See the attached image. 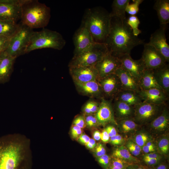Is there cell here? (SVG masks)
Masks as SVG:
<instances>
[{"instance_id": "8fae6325", "label": "cell", "mask_w": 169, "mask_h": 169, "mask_svg": "<svg viewBox=\"0 0 169 169\" xmlns=\"http://www.w3.org/2000/svg\"><path fill=\"white\" fill-rule=\"evenodd\" d=\"M141 59L146 69L154 70L166 65V61L163 56L153 46L145 44Z\"/></svg>"}, {"instance_id": "5b68a950", "label": "cell", "mask_w": 169, "mask_h": 169, "mask_svg": "<svg viewBox=\"0 0 169 169\" xmlns=\"http://www.w3.org/2000/svg\"><path fill=\"white\" fill-rule=\"evenodd\" d=\"M65 44V40L59 33L43 28L39 31H33L26 53L45 48L60 50L62 49Z\"/></svg>"}, {"instance_id": "c3c4849f", "label": "cell", "mask_w": 169, "mask_h": 169, "mask_svg": "<svg viewBox=\"0 0 169 169\" xmlns=\"http://www.w3.org/2000/svg\"><path fill=\"white\" fill-rule=\"evenodd\" d=\"M105 129L107 132L110 137L115 136L118 134L116 128L113 125H108Z\"/></svg>"}, {"instance_id": "f5cc1de1", "label": "cell", "mask_w": 169, "mask_h": 169, "mask_svg": "<svg viewBox=\"0 0 169 169\" xmlns=\"http://www.w3.org/2000/svg\"><path fill=\"white\" fill-rule=\"evenodd\" d=\"M83 111L85 115L92 114L90 106L89 101L84 105L83 109Z\"/></svg>"}, {"instance_id": "ba28073f", "label": "cell", "mask_w": 169, "mask_h": 169, "mask_svg": "<svg viewBox=\"0 0 169 169\" xmlns=\"http://www.w3.org/2000/svg\"><path fill=\"white\" fill-rule=\"evenodd\" d=\"M166 104L157 105L142 102L134 106L133 119L140 125H146L158 116Z\"/></svg>"}, {"instance_id": "11a10c76", "label": "cell", "mask_w": 169, "mask_h": 169, "mask_svg": "<svg viewBox=\"0 0 169 169\" xmlns=\"http://www.w3.org/2000/svg\"><path fill=\"white\" fill-rule=\"evenodd\" d=\"M93 136L95 141H99L101 139V132L99 131H95L94 132Z\"/></svg>"}, {"instance_id": "d6a6232c", "label": "cell", "mask_w": 169, "mask_h": 169, "mask_svg": "<svg viewBox=\"0 0 169 169\" xmlns=\"http://www.w3.org/2000/svg\"><path fill=\"white\" fill-rule=\"evenodd\" d=\"M168 133L158 136L155 140L157 152L162 155L167 156L169 151V138Z\"/></svg>"}, {"instance_id": "f907efd6", "label": "cell", "mask_w": 169, "mask_h": 169, "mask_svg": "<svg viewBox=\"0 0 169 169\" xmlns=\"http://www.w3.org/2000/svg\"><path fill=\"white\" fill-rule=\"evenodd\" d=\"M142 152L144 154L152 153L157 152L156 148L150 147L145 145L142 148Z\"/></svg>"}, {"instance_id": "bcb514c9", "label": "cell", "mask_w": 169, "mask_h": 169, "mask_svg": "<svg viewBox=\"0 0 169 169\" xmlns=\"http://www.w3.org/2000/svg\"><path fill=\"white\" fill-rule=\"evenodd\" d=\"M161 159H145L142 160L148 166H154L159 163Z\"/></svg>"}, {"instance_id": "60d3db41", "label": "cell", "mask_w": 169, "mask_h": 169, "mask_svg": "<svg viewBox=\"0 0 169 169\" xmlns=\"http://www.w3.org/2000/svg\"><path fill=\"white\" fill-rule=\"evenodd\" d=\"M94 148L95 155L97 158L106 154L105 148L104 145L102 143H98Z\"/></svg>"}, {"instance_id": "ac0fdd59", "label": "cell", "mask_w": 169, "mask_h": 169, "mask_svg": "<svg viewBox=\"0 0 169 169\" xmlns=\"http://www.w3.org/2000/svg\"><path fill=\"white\" fill-rule=\"evenodd\" d=\"M101 99L98 109L95 114L99 123L104 126L109 124L117 125L111 102L104 98Z\"/></svg>"}, {"instance_id": "484cf974", "label": "cell", "mask_w": 169, "mask_h": 169, "mask_svg": "<svg viewBox=\"0 0 169 169\" xmlns=\"http://www.w3.org/2000/svg\"><path fill=\"white\" fill-rule=\"evenodd\" d=\"M157 12L161 25L169 23V0H156L153 6Z\"/></svg>"}, {"instance_id": "ffe728a7", "label": "cell", "mask_w": 169, "mask_h": 169, "mask_svg": "<svg viewBox=\"0 0 169 169\" xmlns=\"http://www.w3.org/2000/svg\"><path fill=\"white\" fill-rule=\"evenodd\" d=\"M74 82L77 91L80 94L101 99L104 98L101 88L97 80L84 83Z\"/></svg>"}, {"instance_id": "d590c367", "label": "cell", "mask_w": 169, "mask_h": 169, "mask_svg": "<svg viewBox=\"0 0 169 169\" xmlns=\"http://www.w3.org/2000/svg\"><path fill=\"white\" fill-rule=\"evenodd\" d=\"M133 3H129L126 7L125 12L131 16L135 15L138 12L139 6L143 1L142 0H134Z\"/></svg>"}, {"instance_id": "7a4b0ae2", "label": "cell", "mask_w": 169, "mask_h": 169, "mask_svg": "<svg viewBox=\"0 0 169 169\" xmlns=\"http://www.w3.org/2000/svg\"><path fill=\"white\" fill-rule=\"evenodd\" d=\"M111 17L110 32L104 43L110 53L118 58L130 54L134 47L143 44L142 40L134 35L126 18Z\"/></svg>"}, {"instance_id": "9a60e30c", "label": "cell", "mask_w": 169, "mask_h": 169, "mask_svg": "<svg viewBox=\"0 0 169 169\" xmlns=\"http://www.w3.org/2000/svg\"><path fill=\"white\" fill-rule=\"evenodd\" d=\"M118 58L120 62V67L139 81L146 69L142 60L141 59H134L130 54L122 55Z\"/></svg>"}, {"instance_id": "ee69618b", "label": "cell", "mask_w": 169, "mask_h": 169, "mask_svg": "<svg viewBox=\"0 0 169 169\" xmlns=\"http://www.w3.org/2000/svg\"><path fill=\"white\" fill-rule=\"evenodd\" d=\"M83 132L82 129L73 125L71 128V134L73 138L77 139Z\"/></svg>"}, {"instance_id": "f35d334b", "label": "cell", "mask_w": 169, "mask_h": 169, "mask_svg": "<svg viewBox=\"0 0 169 169\" xmlns=\"http://www.w3.org/2000/svg\"><path fill=\"white\" fill-rule=\"evenodd\" d=\"M84 117L86 125L90 127H92L100 125L95 114L85 115Z\"/></svg>"}, {"instance_id": "3957f363", "label": "cell", "mask_w": 169, "mask_h": 169, "mask_svg": "<svg viewBox=\"0 0 169 169\" xmlns=\"http://www.w3.org/2000/svg\"><path fill=\"white\" fill-rule=\"evenodd\" d=\"M111 19L110 13L96 7L86 10L82 23L89 30L95 43L104 44L110 32Z\"/></svg>"}, {"instance_id": "8d00e7d4", "label": "cell", "mask_w": 169, "mask_h": 169, "mask_svg": "<svg viewBox=\"0 0 169 169\" xmlns=\"http://www.w3.org/2000/svg\"><path fill=\"white\" fill-rule=\"evenodd\" d=\"M131 164L118 157L113 156L110 157V165L121 169H125Z\"/></svg>"}, {"instance_id": "44dd1931", "label": "cell", "mask_w": 169, "mask_h": 169, "mask_svg": "<svg viewBox=\"0 0 169 169\" xmlns=\"http://www.w3.org/2000/svg\"><path fill=\"white\" fill-rule=\"evenodd\" d=\"M115 74L119 79L121 90L137 92L140 90L138 81L121 67L117 69Z\"/></svg>"}, {"instance_id": "db71d44e", "label": "cell", "mask_w": 169, "mask_h": 169, "mask_svg": "<svg viewBox=\"0 0 169 169\" xmlns=\"http://www.w3.org/2000/svg\"><path fill=\"white\" fill-rule=\"evenodd\" d=\"M125 169H145V166L140 164H132L128 166Z\"/></svg>"}, {"instance_id": "4fadbf2b", "label": "cell", "mask_w": 169, "mask_h": 169, "mask_svg": "<svg viewBox=\"0 0 169 169\" xmlns=\"http://www.w3.org/2000/svg\"><path fill=\"white\" fill-rule=\"evenodd\" d=\"M94 66L98 73V80L114 74L117 69L120 67V63L118 57L108 52Z\"/></svg>"}, {"instance_id": "9f6ffc18", "label": "cell", "mask_w": 169, "mask_h": 169, "mask_svg": "<svg viewBox=\"0 0 169 169\" xmlns=\"http://www.w3.org/2000/svg\"><path fill=\"white\" fill-rule=\"evenodd\" d=\"M155 169H168L167 165L164 163L159 164L155 168Z\"/></svg>"}, {"instance_id": "7402d4cb", "label": "cell", "mask_w": 169, "mask_h": 169, "mask_svg": "<svg viewBox=\"0 0 169 169\" xmlns=\"http://www.w3.org/2000/svg\"><path fill=\"white\" fill-rule=\"evenodd\" d=\"M16 58L3 52L0 53V84L9 81L13 70Z\"/></svg>"}, {"instance_id": "1f68e13d", "label": "cell", "mask_w": 169, "mask_h": 169, "mask_svg": "<svg viewBox=\"0 0 169 169\" xmlns=\"http://www.w3.org/2000/svg\"><path fill=\"white\" fill-rule=\"evenodd\" d=\"M130 138L141 148L147 142L154 139L148 131L144 130H138Z\"/></svg>"}, {"instance_id": "7bdbcfd3", "label": "cell", "mask_w": 169, "mask_h": 169, "mask_svg": "<svg viewBox=\"0 0 169 169\" xmlns=\"http://www.w3.org/2000/svg\"><path fill=\"white\" fill-rule=\"evenodd\" d=\"M73 125H76L82 129L85 128L86 124L84 117L79 115L76 117L73 121Z\"/></svg>"}, {"instance_id": "52a82bcc", "label": "cell", "mask_w": 169, "mask_h": 169, "mask_svg": "<svg viewBox=\"0 0 169 169\" xmlns=\"http://www.w3.org/2000/svg\"><path fill=\"white\" fill-rule=\"evenodd\" d=\"M33 31L32 29L21 24L17 31L11 38L8 47L4 52L15 58L26 54Z\"/></svg>"}, {"instance_id": "8992f818", "label": "cell", "mask_w": 169, "mask_h": 169, "mask_svg": "<svg viewBox=\"0 0 169 169\" xmlns=\"http://www.w3.org/2000/svg\"><path fill=\"white\" fill-rule=\"evenodd\" d=\"M108 52L105 44L95 43L85 51L74 56L69 64V67L95 66Z\"/></svg>"}, {"instance_id": "d4e9b609", "label": "cell", "mask_w": 169, "mask_h": 169, "mask_svg": "<svg viewBox=\"0 0 169 169\" xmlns=\"http://www.w3.org/2000/svg\"><path fill=\"white\" fill-rule=\"evenodd\" d=\"M138 82L140 90L156 88L163 91L157 84L154 77L153 70L146 69Z\"/></svg>"}, {"instance_id": "6da1fadb", "label": "cell", "mask_w": 169, "mask_h": 169, "mask_svg": "<svg viewBox=\"0 0 169 169\" xmlns=\"http://www.w3.org/2000/svg\"><path fill=\"white\" fill-rule=\"evenodd\" d=\"M30 140L20 134L0 137V169H31Z\"/></svg>"}, {"instance_id": "b9f144b4", "label": "cell", "mask_w": 169, "mask_h": 169, "mask_svg": "<svg viewBox=\"0 0 169 169\" xmlns=\"http://www.w3.org/2000/svg\"><path fill=\"white\" fill-rule=\"evenodd\" d=\"M10 38L0 36V53L4 52L7 49Z\"/></svg>"}, {"instance_id": "74e56055", "label": "cell", "mask_w": 169, "mask_h": 169, "mask_svg": "<svg viewBox=\"0 0 169 169\" xmlns=\"http://www.w3.org/2000/svg\"><path fill=\"white\" fill-rule=\"evenodd\" d=\"M126 139L120 134L110 137L109 141L112 145L115 146L124 145Z\"/></svg>"}, {"instance_id": "816d5d0a", "label": "cell", "mask_w": 169, "mask_h": 169, "mask_svg": "<svg viewBox=\"0 0 169 169\" xmlns=\"http://www.w3.org/2000/svg\"><path fill=\"white\" fill-rule=\"evenodd\" d=\"M110 137L105 129L101 132L100 140L104 142H107L109 141Z\"/></svg>"}, {"instance_id": "836d02e7", "label": "cell", "mask_w": 169, "mask_h": 169, "mask_svg": "<svg viewBox=\"0 0 169 169\" xmlns=\"http://www.w3.org/2000/svg\"><path fill=\"white\" fill-rule=\"evenodd\" d=\"M124 146L134 156L137 158L141 154V148L130 138L126 139Z\"/></svg>"}, {"instance_id": "7c38bea8", "label": "cell", "mask_w": 169, "mask_h": 169, "mask_svg": "<svg viewBox=\"0 0 169 169\" xmlns=\"http://www.w3.org/2000/svg\"><path fill=\"white\" fill-rule=\"evenodd\" d=\"M167 25H161L151 35L147 44L151 46L159 51L165 58L166 62L169 61V46L166 42L165 32Z\"/></svg>"}, {"instance_id": "7dc6e473", "label": "cell", "mask_w": 169, "mask_h": 169, "mask_svg": "<svg viewBox=\"0 0 169 169\" xmlns=\"http://www.w3.org/2000/svg\"><path fill=\"white\" fill-rule=\"evenodd\" d=\"M89 101L91 114H95L98 109L100 103L94 100H90Z\"/></svg>"}, {"instance_id": "680465c9", "label": "cell", "mask_w": 169, "mask_h": 169, "mask_svg": "<svg viewBox=\"0 0 169 169\" xmlns=\"http://www.w3.org/2000/svg\"><path fill=\"white\" fill-rule=\"evenodd\" d=\"M85 145L88 148L90 149H94L95 147L93 145L90 144L88 142L86 143Z\"/></svg>"}, {"instance_id": "277c9868", "label": "cell", "mask_w": 169, "mask_h": 169, "mask_svg": "<svg viewBox=\"0 0 169 169\" xmlns=\"http://www.w3.org/2000/svg\"><path fill=\"white\" fill-rule=\"evenodd\" d=\"M50 9L36 0H23L21 19L22 24L33 29L44 28L49 23Z\"/></svg>"}, {"instance_id": "83f0119b", "label": "cell", "mask_w": 169, "mask_h": 169, "mask_svg": "<svg viewBox=\"0 0 169 169\" xmlns=\"http://www.w3.org/2000/svg\"><path fill=\"white\" fill-rule=\"evenodd\" d=\"M116 122L119 131L125 134L132 135L137 131L141 126L136 123L133 118L125 119Z\"/></svg>"}, {"instance_id": "ab89813d", "label": "cell", "mask_w": 169, "mask_h": 169, "mask_svg": "<svg viewBox=\"0 0 169 169\" xmlns=\"http://www.w3.org/2000/svg\"><path fill=\"white\" fill-rule=\"evenodd\" d=\"M110 157L105 154L100 157L97 158V160L100 165L104 169H107L110 166Z\"/></svg>"}, {"instance_id": "6f0895ef", "label": "cell", "mask_w": 169, "mask_h": 169, "mask_svg": "<svg viewBox=\"0 0 169 169\" xmlns=\"http://www.w3.org/2000/svg\"><path fill=\"white\" fill-rule=\"evenodd\" d=\"M88 142L90 143V144H92V145H93L95 147L96 145L95 141L93 139L90 138Z\"/></svg>"}, {"instance_id": "4316f807", "label": "cell", "mask_w": 169, "mask_h": 169, "mask_svg": "<svg viewBox=\"0 0 169 169\" xmlns=\"http://www.w3.org/2000/svg\"><path fill=\"white\" fill-rule=\"evenodd\" d=\"M135 106L143 102L137 92L128 90H120L113 99Z\"/></svg>"}, {"instance_id": "681fc988", "label": "cell", "mask_w": 169, "mask_h": 169, "mask_svg": "<svg viewBox=\"0 0 169 169\" xmlns=\"http://www.w3.org/2000/svg\"><path fill=\"white\" fill-rule=\"evenodd\" d=\"M90 137L84 133H82L77 139L78 141L82 144L85 145L89 141Z\"/></svg>"}, {"instance_id": "603a6c76", "label": "cell", "mask_w": 169, "mask_h": 169, "mask_svg": "<svg viewBox=\"0 0 169 169\" xmlns=\"http://www.w3.org/2000/svg\"><path fill=\"white\" fill-rule=\"evenodd\" d=\"M113 108L116 121L129 118H133L134 114V106L123 102L115 100Z\"/></svg>"}, {"instance_id": "e0dca14e", "label": "cell", "mask_w": 169, "mask_h": 169, "mask_svg": "<svg viewBox=\"0 0 169 169\" xmlns=\"http://www.w3.org/2000/svg\"><path fill=\"white\" fill-rule=\"evenodd\" d=\"M104 96L114 99L121 90L119 79L114 73L98 80Z\"/></svg>"}, {"instance_id": "f1b7e54d", "label": "cell", "mask_w": 169, "mask_h": 169, "mask_svg": "<svg viewBox=\"0 0 169 169\" xmlns=\"http://www.w3.org/2000/svg\"><path fill=\"white\" fill-rule=\"evenodd\" d=\"M112 156L119 158L131 164L141 163L140 160L132 155L124 145L116 146Z\"/></svg>"}, {"instance_id": "5bb4252c", "label": "cell", "mask_w": 169, "mask_h": 169, "mask_svg": "<svg viewBox=\"0 0 169 169\" xmlns=\"http://www.w3.org/2000/svg\"><path fill=\"white\" fill-rule=\"evenodd\" d=\"M69 68V73L74 82L84 83L98 80V73L94 66Z\"/></svg>"}, {"instance_id": "91938a15", "label": "cell", "mask_w": 169, "mask_h": 169, "mask_svg": "<svg viewBox=\"0 0 169 169\" xmlns=\"http://www.w3.org/2000/svg\"><path fill=\"white\" fill-rule=\"evenodd\" d=\"M107 169H121L110 165Z\"/></svg>"}, {"instance_id": "2e32d148", "label": "cell", "mask_w": 169, "mask_h": 169, "mask_svg": "<svg viewBox=\"0 0 169 169\" xmlns=\"http://www.w3.org/2000/svg\"><path fill=\"white\" fill-rule=\"evenodd\" d=\"M146 125L149 130L148 131L153 136V135L158 136L165 133L169 126V112L166 105L161 114Z\"/></svg>"}, {"instance_id": "f6af8a7d", "label": "cell", "mask_w": 169, "mask_h": 169, "mask_svg": "<svg viewBox=\"0 0 169 169\" xmlns=\"http://www.w3.org/2000/svg\"><path fill=\"white\" fill-rule=\"evenodd\" d=\"M162 155L160 153L156 152H152L144 154L142 156V159H161Z\"/></svg>"}, {"instance_id": "94428289", "label": "cell", "mask_w": 169, "mask_h": 169, "mask_svg": "<svg viewBox=\"0 0 169 169\" xmlns=\"http://www.w3.org/2000/svg\"><path fill=\"white\" fill-rule=\"evenodd\" d=\"M145 169H155L154 166H145Z\"/></svg>"}, {"instance_id": "4dcf8cb0", "label": "cell", "mask_w": 169, "mask_h": 169, "mask_svg": "<svg viewBox=\"0 0 169 169\" xmlns=\"http://www.w3.org/2000/svg\"><path fill=\"white\" fill-rule=\"evenodd\" d=\"M130 0H114L112 5L111 17H118L121 19L126 18L125 10Z\"/></svg>"}, {"instance_id": "9c48e42d", "label": "cell", "mask_w": 169, "mask_h": 169, "mask_svg": "<svg viewBox=\"0 0 169 169\" xmlns=\"http://www.w3.org/2000/svg\"><path fill=\"white\" fill-rule=\"evenodd\" d=\"M23 0H0V20L16 22L21 19Z\"/></svg>"}, {"instance_id": "30bf717a", "label": "cell", "mask_w": 169, "mask_h": 169, "mask_svg": "<svg viewBox=\"0 0 169 169\" xmlns=\"http://www.w3.org/2000/svg\"><path fill=\"white\" fill-rule=\"evenodd\" d=\"M74 45V55H77L91 47L95 42L88 29L81 23L73 37Z\"/></svg>"}, {"instance_id": "d6986e66", "label": "cell", "mask_w": 169, "mask_h": 169, "mask_svg": "<svg viewBox=\"0 0 169 169\" xmlns=\"http://www.w3.org/2000/svg\"><path fill=\"white\" fill-rule=\"evenodd\" d=\"M143 102L160 105L166 104L168 96L161 90L153 88L140 90L137 92Z\"/></svg>"}, {"instance_id": "f546056e", "label": "cell", "mask_w": 169, "mask_h": 169, "mask_svg": "<svg viewBox=\"0 0 169 169\" xmlns=\"http://www.w3.org/2000/svg\"><path fill=\"white\" fill-rule=\"evenodd\" d=\"M20 25L13 21L0 20V36L11 38L18 30Z\"/></svg>"}, {"instance_id": "e575fe53", "label": "cell", "mask_w": 169, "mask_h": 169, "mask_svg": "<svg viewBox=\"0 0 169 169\" xmlns=\"http://www.w3.org/2000/svg\"><path fill=\"white\" fill-rule=\"evenodd\" d=\"M126 22L132 29L134 35L138 37L141 32L138 28L140 21L138 17L135 15L130 16L128 19H126Z\"/></svg>"}, {"instance_id": "cb8c5ba5", "label": "cell", "mask_w": 169, "mask_h": 169, "mask_svg": "<svg viewBox=\"0 0 169 169\" xmlns=\"http://www.w3.org/2000/svg\"><path fill=\"white\" fill-rule=\"evenodd\" d=\"M154 77L163 92L168 96L169 93V66L166 64L153 70Z\"/></svg>"}]
</instances>
